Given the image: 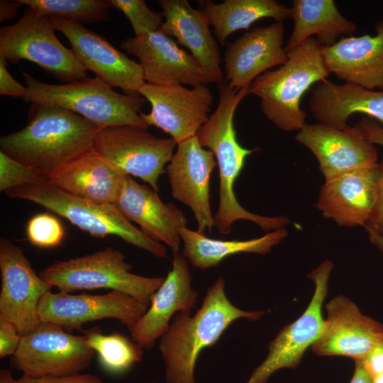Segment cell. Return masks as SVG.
<instances>
[{
    "label": "cell",
    "instance_id": "8d00e7d4",
    "mask_svg": "<svg viewBox=\"0 0 383 383\" xmlns=\"http://www.w3.org/2000/svg\"><path fill=\"white\" fill-rule=\"evenodd\" d=\"M16 383H103L101 380L95 375L91 374H75L60 377H30L22 375L16 379Z\"/></svg>",
    "mask_w": 383,
    "mask_h": 383
},
{
    "label": "cell",
    "instance_id": "836d02e7",
    "mask_svg": "<svg viewBox=\"0 0 383 383\" xmlns=\"http://www.w3.org/2000/svg\"><path fill=\"white\" fill-rule=\"evenodd\" d=\"M26 233L31 244L42 248H55L65 238V228L61 221L48 213H39L27 222Z\"/></svg>",
    "mask_w": 383,
    "mask_h": 383
},
{
    "label": "cell",
    "instance_id": "ba28073f",
    "mask_svg": "<svg viewBox=\"0 0 383 383\" xmlns=\"http://www.w3.org/2000/svg\"><path fill=\"white\" fill-rule=\"evenodd\" d=\"M54 30L49 16L26 6L18 21L0 28V56L12 63L29 60L68 83L87 78V70Z\"/></svg>",
    "mask_w": 383,
    "mask_h": 383
},
{
    "label": "cell",
    "instance_id": "e0dca14e",
    "mask_svg": "<svg viewBox=\"0 0 383 383\" xmlns=\"http://www.w3.org/2000/svg\"><path fill=\"white\" fill-rule=\"evenodd\" d=\"M322 332L311 346L319 356H344L362 360L383 344V323L363 315L347 297L339 295L326 305Z\"/></svg>",
    "mask_w": 383,
    "mask_h": 383
},
{
    "label": "cell",
    "instance_id": "d6986e66",
    "mask_svg": "<svg viewBox=\"0 0 383 383\" xmlns=\"http://www.w3.org/2000/svg\"><path fill=\"white\" fill-rule=\"evenodd\" d=\"M121 47L140 61L144 82L153 85L205 84L195 58L161 30L128 38Z\"/></svg>",
    "mask_w": 383,
    "mask_h": 383
},
{
    "label": "cell",
    "instance_id": "83f0119b",
    "mask_svg": "<svg viewBox=\"0 0 383 383\" xmlns=\"http://www.w3.org/2000/svg\"><path fill=\"white\" fill-rule=\"evenodd\" d=\"M290 9L294 26L286 52L312 35L322 46H331L341 35L353 36L357 29L354 22L339 12L333 0H294Z\"/></svg>",
    "mask_w": 383,
    "mask_h": 383
},
{
    "label": "cell",
    "instance_id": "5b68a950",
    "mask_svg": "<svg viewBox=\"0 0 383 383\" xmlns=\"http://www.w3.org/2000/svg\"><path fill=\"white\" fill-rule=\"evenodd\" d=\"M22 74L26 85L23 99L26 103L68 109L100 129L117 126L148 128L140 117L145 99L140 95L118 93L98 77H87L73 83L51 84L25 72Z\"/></svg>",
    "mask_w": 383,
    "mask_h": 383
},
{
    "label": "cell",
    "instance_id": "d6a6232c",
    "mask_svg": "<svg viewBox=\"0 0 383 383\" xmlns=\"http://www.w3.org/2000/svg\"><path fill=\"white\" fill-rule=\"evenodd\" d=\"M109 6L121 11L128 19L135 36L159 30L162 24L161 13L152 11L143 0H108Z\"/></svg>",
    "mask_w": 383,
    "mask_h": 383
},
{
    "label": "cell",
    "instance_id": "bcb514c9",
    "mask_svg": "<svg viewBox=\"0 0 383 383\" xmlns=\"http://www.w3.org/2000/svg\"><path fill=\"white\" fill-rule=\"evenodd\" d=\"M372 383H383V372L373 376Z\"/></svg>",
    "mask_w": 383,
    "mask_h": 383
},
{
    "label": "cell",
    "instance_id": "2e32d148",
    "mask_svg": "<svg viewBox=\"0 0 383 383\" xmlns=\"http://www.w3.org/2000/svg\"><path fill=\"white\" fill-rule=\"evenodd\" d=\"M216 165L213 153L195 135L177 144L166 170L172 196L192 211L201 233H211L215 226L209 192L211 174Z\"/></svg>",
    "mask_w": 383,
    "mask_h": 383
},
{
    "label": "cell",
    "instance_id": "3957f363",
    "mask_svg": "<svg viewBox=\"0 0 383 383\" xmlns=\"http://www.w3.org/2000/svg\"><path fill=\"white\" fill-rule=\"evenodd\" d=\"M225 285L223 278L218 277L207 289L195 314L177 313L160 338L159 348L165 365L167 383H195L194 372L201 351L215 345L235 321L258 320L265 313L235 306L226 296Z\"/></svg>",
    "mask_w": 383,
    "mask_h": 383
},
{
    "label": "cell",
    "instance_id": "74e56055",
    "mask_svg": "<svg viewBox=\"0 0 383 383\" xmlns=\"http://www.w3.org/2000/svg\"><path fill=\"white\" fill-rule=\"evenodd\" d=\"M6 60L0 56V94L23 98L26 87L15 80L6 68Z\"/></svg>",
    "mask_w": 383,
    "mask_h": 383
},
{
    "label": "cell",
    "instance_id": "f546056e",
    "mask_svg": "<svg viewBox=\"0 0 383 383\" xmlns=\"http://www.w3.org/2000/svg\"><path fill=\"white\" fill-rule=\"evenodd\" d=\"M213 27L215 37L225 45L228 38L263 18H272L282 22L291 16V9L274 0H225L214 3L209 0L199 1Z\"/></svg>",
    "mask_w": 383,
    "mask_h": 383
},
{
    "label": "cell",
    "instance_id": "60d3db41",
    "mask_svg": "<svg viewBox=\"0 0 383 383\" xmlns=\"http://www.w3.org/2000/svg\"><path fill=\"white\" fill-rule=\"evenodd\" d=\"M360 361L372 377L383 372V344L374 347Z\"/></svg>",
    "mask_w": 383,
    "mask_h": 383
},
{
    "label": "cell",
    "instance_id": "30bf717a",
    "mask_svg": "<svg viewBox=\"0 0 383 383\" xmlns=\"http://www.w3.org/2000/svg\"><path fill=\"white\" fill-rule=\"evenodd\" d=\"M94 354L84 335H72L59 325L40 322L21 336L13 357L23 375L39 378L79 374L89 366Z\"/></svg>",
    "mask_w": 383,
    "mask_h": 383
},
{
    "label": "cell",
    "instance_id": "8992f818",
    "mask_svg": "<svg viewBox=\"0 0 383 383\" xmlns=\"http://www.w3.org/2000/svg\"><path fill=\"white\" fill-rule=\"evenodd\" d=\"M6 194L11 198L38 204L94 237L116 235L157 257L167 255L164 245L133 226L114 204L76 196L49 183L18 187Z\"/></svg>",
    "mask_w": 383,
    "mask_h": 383
},
{
    "label": "cell",
    "instance_id": "cb8c5ba5",
    "mask_svg": "<svg viewBox=\"0 0 383 383\" xmlns=\"http://www.w3.org/2000/svg\"><path fill=\"white\" fill-rule=\"evenodd\" d=\"M157 3L165 18L160 30L190 50L199 65L205 84L221 82L219 48L204 12L193 8L187 0H158Z\"/></svg>",
    "mask_w": 383,
    "mask_h": 383
},
{
    "label": "cell",
    "instance_id": "e575fe53",
    "mask_svg": "<svg viewBox=\"0 0 383 383\" xmlns=\"http://www.w3.org/2000/svg\"><path fill=\"white\" fill-rule=\"evenodd\" d=\"M48 183V178L0 151V190L9 189L25 185Z\"/></svg>",
    "mask_w": 383,
    "mask_h": 383
},
{
    "label": "cell",
    "instance_id": "484cf974",
    "mask_svg": "<svg viewBox=\"0 0 383 383\" xmlns=\"http://www.w3.org/2000/svg\"><path fill=\"white\" fill-rule=\"evenodd\" d=\"M309 106L318 123L342 131L355 113H364L383 125V91L351 82L338 84L327 79L318 82L311 91Z\"/></svg>",
    "mask_w": 383,
    "mask_h": 383
},
{
    "label": "cell",
    "instance_id": "52a82bcc",
    "mask_svg": "<svg viewBox=\"0 0 383 383\" xmlns=\"http://www.w3.org/2000/svg\"><path fill=\"white\" fill-rule=\"evenodd\" d=\"M132 265L111 247L82 257L57 261L40 272L51 287L62 292L110 289L127 294L150 305L165 277H148L131 273Z\"/></svg>",
    "mask_w": 383,
    "mask_h": 383
},
{
    "label": "cell",
    "instance_id": "7c38bea8",
    "mask_svg": "<svg viewBox=\"0 0 383 383\" xmlns=\"http://www.w3.org/2000/svg\"><path fill=\"white\" fill-rule=\"evenodd\" d=\"M138 93L151 104L149 113H140L143 121L169 134L177 144L196 135L208 121L213 103L212 94L204 84L189 89L144 82Z\"/></svg>",
    "mask_w": 383,
    "mask_h": 383
},
{
    "label": "cell",
    "instance_id": "d4e9b609",
    "mask_svg": "<svg viewBox=\"0 0 383 383\" xmlns=\"http://www.w3.org/2000/svg\"><path fill=\"white\" fill-rule=\"evenodd\" d=\"M375 35L341 38L322 47L330 72L345 82L383 91V19L374 24Z\"/></svg>",
    "mask_w": 383,
    "mask_h": 383
},
{
    "label": "cell",
    "instance_id": "f6af8a7d",
    "mask_svg": "<svg viewBox=\"0 0 383 383\" xmlns=\"http://www.w3.org/2000/svg\"><path fill=\"white\" fill-rule=\"evenodd\" d=\"M0 383H16L11 370L1 369L0 371Z\"/></svg>",
    "mask_w": 383,
    "mask_h": 383
},
{
    "label": "cell",
    "instance_id": "277c9868",
    "mask_svg": "<svg viewBox=\"0 0 383 383\" xmlns=\"http://www.w3.org/2000/svg\"><path fill=\"white\" fill-rule=\"evenodd\" d=\"M322 47L316 38H308L287 52L288 59L283 65L262 73L250 84V94L260 98L262 112L278 128L299 131L306 124L301 98L313 84L331 74Z\"/></svg>",
    "mask_w": 383,
    "mask_h": 383
},
{
    "label": "cell",
    "instance_id": "ee69618b",
    "mask_svg": "<svg viewBox=\"0 0 383 383\" xmlns=\"http://www.w3.org/2000/svg\"><path fill=\"white\" fill-rule=\"evenodd\" d=\"M365 228L368 233V236L372 243H373L383 253V238L371 229L367 228Z\"/></svg>",
    "mask_w": 383,
    "mask_h": 383
},
{
    "label": "cell",
    "instance_id": "7a4b0ae2",
    "mask_svg": "<svg viewBox=\"0 0 383 383\" xmlns=\"http://www.w3.org/2000/svg\"><path fill=\"white\" fill-rule=\"evenodd\" d=\"M218 88L217 107L196 135L201 145L213 153L218 166L219 201L213 216L215 226L221 234L230 233L233 223L239 220L254 222L264 231L283 228L289 223L287 217H267L250 213L236 199L235 182L246 157L254 151L239 143L233 123L236 108L248 91L245 89L238 90L227 83L220 84Z\"/></svg>",
    "mask_w": 383,
    "mask_h": 383
},
{
    "label": "cell",
    "instance_id": "9a60e30c",
    "mask_svg": "<svg viewBox=\"0 0 383 383\" xmlns=\"http://www.w3.org/2000/svg\"><path fill=\"white\" fill-rule=\"evenodd\" d=\"M50 18L55 30L67 38L72 50L87 70L112 87L121 88L126 94L139 95L138 89L145 82L140 63L81 23L55 16Z\"/></svg>",
    "mask_w": 383,
    "mask_h": 383
},
{
    "label": "cell",
    "instance_id": "9c48e42d",
    "mask_svg": "<svg viewBox=\"0 0 383 383\" xmlns=\"http://www.w3.org/2000/svg\"><path fill=\"white\" fill-rule=\"evenodd\" d=\"M176 146L172 138L156 137L145 128L117 126L100 129L93 148L121 174L140 178L157 192Z\"/></svg>",
    "mask_w": 383,
    "mask_h": 383
},
{
    "label": "cell",
    "instance_id": "b9f144b4",
    "mask_svg": "<svg viewBox=\"0 0 383 383\" xmlns=\"http://www.w3.org/2000/svg\"><path fill=\"white\" fill-rule=\"evenodd\" d=\"M22 4L17 1H0V21L11 20L16 16Z\"/></svg>",
    "mask_w": 383,
    "mask_h": 383
},
{
    "label": "cell",
    "instance_id": "8fae6325",
    "mask_svg": "<svg viewBox=\"0 0 383 383\" xmlns=\"http://www.w3.org/2000/svg\"><path fill=\"white\" fill-rule=\"evenodd\" d=\"M333 267V262L326 260L308 275L314 282L315 290L306 309L295 321L280 330L269 344L266 358L245 383H266L274 372L298 367L304 353L313 345L323 328L322 306Z\"/></svg>",
    "mask_w": 383,
    "mask_h": 383
},
{
    "label": "cell",
    "instance_id": "44dd1931",
    "mask_svg": "<svg viewBox=\"0 0 383 383\" xmlns=\"http://www.w3.org/2000/svg\"><path fill=\"white\" fill-rule=\"evenodd\" d=\"M198 297L192 285L188 260L179 252H173L172 270L152 294L145 313L128 327L132 340L143 348H152L167 331L172 316L190 311Z\"/></svg>",
    "mask_w": 383,
    "mask_h": 383
},
{
    "label": "cell",
    "instance_id": "6da1fadb",
    "mask_svg": "<svg viewBox=\"0 0 383 383\" xmlns=\"http://www.w3.org/2000/svg\"><path fill=\"white\" fill-rule=\"evenodd\" d=\"M100 128L68 109L33 104L22 129L1 136V151L46 177L91 150Z\"/></svg>",
    "mask_w": 383,
    "mask_h": 383
},
{
    "label": "cell",
    "instance_id": "7bdbcfd3",
    "mask_svg": "<svg viewBox=\"0 0 383 383\" xmlns=\"http://www.w3.org/2000/svg\"><path fill=\"white\" fill-rule=\"evenodd\" d=\"M355 362V372L350 383H372V376L365 370L362 362Z\"/></svg>",
    "mask_w": 383,
    "mask_h": 383
},
{
    "label": "cell",
    "instance_id": "d590c367",
    "mask_svg": "<svg viewBox=\"0 0 383 383\" xmlns=\"http://www.w3.org/2000/svg\"><path fill=\"white\" fill-rule=\"evenodd\" d=\"M21 335L14 324L0 314V357L13 355L16 352Z\"/></svg>",
    "mask_w": 383,
    "mask_h": 383
},
{
    "label": "cell",
    "instance_id": "603a6c76",
    "mask_svg": "<svg viewBox=\"0 0 383 383\" xmlns=\"http://www.w3.org/2000/svg\"><path fill=\"white\" fill-rule=\"evenodd\" d=\"M114 204L148 236L167 245L172 252H179L182 241L179 231L187 227V219L174 204L164 203L156 191L128 175L123 178Z\"/></svg>",
    "mask_w": 383,
    "mask_h": 383
},
{
    "label": "cell",
    "instance_id": "1f68e13d",
    "mask_svg": "<svg viewBox=\"0 0 383 383\" xmlns=\"http://www.w3.org/2000/svg\"><path fill=\"white\" fill-rule=\"evenodd\" d=\"M40 15L73 22L99 23L111 19L110 6L103 0H18Z\"/></svg>",
    "mask_w": 383,
    "mask_h": 383
},
{
    "label": "cell",
    "instance_id": "4316f807",
    "mask_svg": "<svg viewBox=\"0 0 383 383\" xmlns=\"http://www.w3.org/2000/svg\"><path fill=\"white\" fill-rule=\"evenodd\" d=\"M125 176L92 148L47 178L49 184L76 196L114 204Z\"/></svg>",
    "mask_w": 383,
    "mask_h": 383
},
{
    "label": "cell",
    "instance_id": "4dcf8cb0",
    "mask_svg": "<svg viewBox=\"0 0 383 383\" xmlns=\"http://www.w3.org/2000/svg\"><path fill=\"white\" fill-rule=\"evenodd\" d=\"M84 335L88 345L97 353L101 367L111 374L123 373L142 360L143 348L121 333L104 335L100 328L94 327Z\"/></svg>",
    "mask_w": 383,
    "mask_h": 383
},
{
    "label": "cell",
    "instance_id": "f35d334b",
    "mask_svg": "<svg viewBox=\"0 0 383 383\" xmlns=\"http://www.w3.org/2000/svg\"><path fill=\"white\" fill-rule=\"evenodd\" d=\"M354 127L366 140L383 147V127L373 118L364 116Z\"/></svg>",
    "mask_w": 383,
    "mask_h": 383
},
{
    "label": "cell",
    "instance_id": "7402d4cb",
    "mask_svg": "<svg viewBox=\"0 0 383 383\" xmlns=\"http://www.w3.org/2000/svg\"><path fill=\"white\" fill-rule=\"evenodd\" d=\"M284 34L282 22L275 21L254 28L228 44L223 60L225 81L240 89L269 69L283 65L288 59Z\"/></svg>",
    "mask_w": 383,
    "mask_h": 383
},
{
    "label": "cell",
    "instance_id": "4fadbf2b",
    "mask_svg": "<svg viewBox=\"0 0 383 383\" xmlns=\"http://www.w3.org/2000/svg\"><path fill=\"white\" fill-rule=\"evenodd\" d=\"M0 314L26 335L40 323L38 305L52 287L36 274L22 249L5 238L0 239Z\"/></svg>",
    "mask_w": 383,
    "mask_h": 383
},
{
    "label": "cell",
    "instance_id": "f1b7e54d",
    "mask_svg": "<svg viewBox=\"0 0 383 383\" xmlns=\"http://www.w3.org/2000/svg\"><path fill=\"white\" fill-rule=\"evenodd\" d=\"M288 235L280 228L247 240H223L206 237L204 233L182 228L179 235L183 243L182 255L194 267L206 270L217 266L227 257L241 252L266 254Z\"/></svg>",
    "mask_w": 383,
    "mask_h": 383
},
{
    "label": "cell",
    "instance_id": "ab89813d",
    "mask_svg": "<svg viewBox=\"0 0 383 383\" xmlns=\"http://www.w3.org/2000/svg\"><path fill=\"white\" fill-rule=\"evenodd\" d=\"M379 167L380 182L377 201L374 211L365 227L383 238V157L379 162Z\"/></svg>",
    "mask_w": 383,
    "mask_h": 383
},
{
    "label": "cell",
    "instance_id": "ffe728a7",
    "mask_svg": "<svg viewBox=\"0 0 383 383\" xmlns=\"http://www.w3.org/2000/svg\"><path fill=\"white\" fill-rule=\"evenodd\" d=\"M379 182V162L326 180L317 208L339 226H365L377 201Z\"/></svg>",
    "mask_w": 383,
    "mask_h": 383
},
{
    "label": "cell",
    "instance_id": "ac0fdd59",
    "mask_svg": "<svg viewBox=\"0 0 383 383\" xmlns=\"http://www.w3.org/2000/svg\"><path fill=\"white\" fill-rule=\"evenodd\" d=\"M295 138L316 156L326 180L378 163L376 147L355 127L342 131L320 123H306Z\"/></svg>",
    "mask_w": 383,
    "mask_h": 383
},
{
    "label": "cell",
    "instance_id": "5bb4252c",
    "mask_svg": "<svg viewBox=\"0 0 383 383\" xmlns=\"http://www.w3.org/2000/svg\"><path fill=\"white\" fill-rule=\"evenodd\" d=\"M149 305L118 291L98 295L69 294L47 292L38 309L40 322L52 323L63 328L79 329L84 324L105 318H115L128 327L145 313Z\"/></svg>",
    "mask_w": 383,
    "mask_h": 383
}]
</instances>
